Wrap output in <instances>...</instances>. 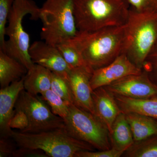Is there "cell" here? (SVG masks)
<instances>
[{
  "instance_id": "1",
  "label": "cell",
  "mask_w": 157,
  "mask_h": 157,
  "mask_svg": "<svg viewBox=\"0 0 157 157\" xmlns=\"http://www.w3.org/2000/svg\"><path fill=\"white\" fill-rule=\"evenodd\" d=\"M126 36V24L92 32L78 31L75 36L67 41L94 71L109 64L123 53Z\"/></svg>"
},
{
  "instance_id": "2",
  "label": "cell",
  "mask_w": 157,
  "mask_h": 157,
  "mask_svg": "<svg viewBox=\"0 0 157 157\" xmlns=\"http://www.w3.org/2000/svg\"><path fill=\"white\" fill-rule=\"evenodd\" d=\"M130 7L127 0H74L77 29L92 32L126 24Z\"/></svg>"
},
{
  "instance_id": "3",
  "label": "cell",
  "mask_w": 157,
  "mask_h": 157,
  "mask_svg": "<svg viewBox=\"0 0 157 157\" xmlns=\"http://www.w3.org/2000/svg\"><path fill=\"white\" fill-rule=\"evenodd\" d=\"M10 137L17 147L41 150L48 157H76L79 152L94 151L88 144L70 136L65 128L39 133H22L12 130Z\"/></svg>"
},
{
  "instance_id": "4",
  "label": "cell",
  "mask_w": 157,
  "mask_h": 157,
  "mask_svg": "<svg viewBox=\"0 0 157 157\" xmlns=\"http://www.w3.org/2000/svg\"><path fill=\"white\" fill-rule=\"evenodd\" d=\"M123 53L142 70L147 57L157 42V13L137 12L130 9Z\"/></svg>"
},
{
  "instance_id": "5",
  "label": "cell",
  "mask_w": 157,
  "mask_h": 157,
  "mask_svg": "<svg viewBox=\"0 0 157 157\" xmlns=\"http://www.w3.org/2000/svg\"><path fill=\"white\" fill-rule=\"evenodd\" d=\"M41 39L56 46L72 39L78 32L74 14V0H46L40 9Z\"/></svg>"
},
{
  "instance_id": "6",
  "label": "cell",
  "mask_w": 157,
  "mask_h": 157,
  "mask_svg": "<svg viewBox=\"0 0 157 157\" xmlns=\"http://www.w3.org/2000/svg\"><path fill=\"white\" fill-rule=\"evenodd\" d=\"M40 8L32 0H14L8 19L4 52L16 59L28 70L35 64L29 53L30 37L23 26V20L27 14H30L33 20L39 19Z\"/></svg>"
},
{
  "instance_id": "7",
  "label": "cell",
  "mask_w": 157,
  "mask_h": 157,
  "mask_svg": "<svg viewBox=\"0 0 157 157\" xmlns=\"http://www.w3.org/2000/svg\"><path fill=\"white\" fill-rule=\"evenodd\" d=\"M64 121L65 130L73 138L88 144L98 150L111 148L109 130L92 113L72 104Z\"/></svg>"
},
{
  "instance_id": "8",
  "label": "cell",
  "mask_w": 157,
  "mask_h": 157,
  "mask_svg": "<svg viewBox=\"0 0 157 157\" xmlns=\"http://www.w3.org/2000/svg\"><path fill=\"white\" fill-rule=\"evenodd\" d=\"M14 109L24 111L28 117V127L22 133H36L65 128L64 120L54 114L41 97L32 94L24 89L20 94Z\"/></svg>"
},
{
  "instance_id": "9",
  "label": "cell",
  "mask_w": 157,
  "mask_h": 157,
  "mask_svg": "<svg viewBox=\"0 0 157 157\" xmlns=\"http://www.w3.org/2000/svg\"><path fill=\"white\" fill-rule=\"evenodd\" d=\"M113 95L133 99L157 96V87L145 72L129 75L104 86Z\"/></svg>"
},
{
  "instance_id": "10",
  "label": "cell",
  "mask_w": 157,
  "mask_h": 157,
  "mask_svg": "<svg viewBox=\"0 0 157 157\" xmlns=\"http://www.w3.org/2000/svg\"><path fill=\"white\" fill-rule=\"evenodd\" d=\"M141 72L142 70L135 66L125 54L122 53L109 64L93 71L90 78L91 86L94 90L125 76Z\"/></svg>"
},
{
  "instance_id": "11",
  "label": "cell",
  "mask_w": 157,
  "mask_h": 157,
  "mask_svg": "<svg viewBox=\"0 0 157 157\" xmlns=\"http://www.w3.org/2000/svg\"><path fill=\"white\" fill-rule=\"evenodd\" d=\"M29 53L34 64L47 68L52 73L68 76L71 70L56 46L45 41L33 42Z\"/></svg>"
},
{
  "instance_id": "12",
  "label": "cell",
  "mask_w": 157,
  "mask_h": 157,
  "mask_svg": "<svg viewBox=\"0 0 157 157\" xmlns=\"http://www.w3.org/2000/svg\"><path fill=\"white\" fill-rule=\"evenodd\" d=\"M93 71L86 68L71 69L68 79L74 98V105L94 115L93 90L90 78Z\"/></svg>"
},
{
  "instance_id": "13",
  "label": "cell",
  "mask_w": 157,
  "mask_h": 157,
  "mask_svg": "<svg viewBox=\"0 0 157 157\" xmlns=\"http://www.w3.org/2000/svg\"><path fill=\"white\" fill-rule=\"evenodd\" d=\"M24 76L0 90L1 137H11L12 129L9 127V123L14 115L17 98L21 91L24 89Z\"/></svg>"
},
{
  "instance_id": "14",
  "label": "cell",
  "mask_w": 157,
  "mask_h": 157,
  "mask_svg": "<svg viewBox=\"0 0 157 157\" xmlns=\"http://www.w3.org/2000/svg\"><path fill=\"white\" fill-rule=\"evenodd\" d=\"M94 116L106 126L110 132L112 125L122 112L114 96L104 87L94 90L92 93Z\"/></svg>"
},
{
  "instance_id": "15",
  "label": "cell",
  "mask_w": 157,
  "mask_h": 157,
  "mask_svg": "<svg viewBox=\"0 0 157 157\" xmlns=\"http://www.w3.org/2000/svg\"><path fill=\"white\" fill-rule=\"evenodd\" d=\"M52 79L50 70L35 64L24 76V90L34 95L41 94L51 89Z\"/></svg>"
},
{
  "instance_id": "16",
  "label": "cell",
  "mask_w": 157,
  "mask_h": 157,
  "mask_svg": "<svg viewBox=\"0 0 157 157\" xmlns=\"http://www.w3.org/2000/svg\"><path fill=\"white\" fill-rule=\"evenodd\" d=\"M111 148L124 152L135 142L124 113L121 112L113 124L109 132Z\"/></svg>"
},
{
  "instance_id": "17",
  "label": "cell",
  "mask_w": 157,
  "mask_h": 157,
  "mask_svg": "<svg viewBox=\"0 0 157 157\" xmlns=\"http://www.w3.org/2000/svg\"><path fill=\"white\" fill-rule=\"evenodd\" d=\"M113 95L123 113H137L157 119V96L144 99H133Z\"/></svg>"
},
{
  "instance_id": "18",
  "label": "cell",
  "mask_w": 157,
  "mask_h": 157,
  "mask_svg": "<svg viewBox=\"0 0 157 157\" xmlns=\"http://www.w3.org/2000/svg\"><path fill=\"white\" fill-rule=\"evenodd\" d=\"M135 141L157 135V119L135 112L125 113Z\"/></svg>"
},
{
  "instance_id": "19",
  "label": "cell",
  "mask_w": 157,
  "mask_h": 157,
  "mask_svg": "<svg viewBox=\"0 0 157 157\" xmlns=\"http://www.w3.org/2000/svg\"><path fill=\"white\" fill-rule=\"evenodd\" d=\"M28 69L16 59L0 50V86L6 87L20 79L27 73Z\"/></svg>"
},
{
  "instance_id": "20",
  "label": "cell",
  "mask_w": 157,
  "mask_h": 157,
  "mask_svg": "<svg viewBox=\"0 0 157 157\" xmlns=\"http://www.w3.org/2000/svg\"><path fill=\"white\" fill-rule=\"evenodd\" d=\"M122 157H157V135L135 141Z\"/></svg>"
},
{
  "instance_id": "21",
  "label": "cell",
  "mask_w": 157,
  "mask_h": 157,
  "mask_svg": "<svg viewBox=\"0 0 157 157\" xmlns=\"http://www.w3.org/2000/svg\"><path fill=\"white\" fill-rule=\"evenodd\" d=\"M56 46L70 69L83 67L92 70L86 64L81 55L67 41L62 42Z\"/></svg>"
},
{
  "instance_id": "22",
  "label": "cell",
  "mask_w": 157,
  "mask_h": 157,
  "mask_svg": "<svg viewBox=\"0 0 157 157\" xmlns=\"http://www.w3.org/2000/svg\"><path fill=\"white\" fill-rule=\"evenodd\" d=\"M41 98L50 107L54 114L64 120L67 117L70 105L51 90L41 94Z\"/></svg>"
},
{
  "instance_id": "23",
  "label": "cell",
  "mask_w": 157,
  "mask_h": 157,
  "mask_svg": "<svg viewBox=\"0 0 157 157\" xmlns=\"http://www.w3.org/2000/svg\"><path fill=\"white\" fill-rule=\"evenodd\" d=\"M51 90L69 104H74L73 93L68 76L52 73Z\"/></svg>"
},
{
  "instance_id": "24",
  "label": "cell",
  "mask_w": 157,
  "mask_h": 157,
  "mask_svg": "<svg viewBox=\"0 0 157 157\" xmlns=\"http://www.w3.org/2000/svg\"><path fill=\"white\" fill-rule=\"evenodd\" d=\"M14 0H0V50L5 52L7 24Z\"/></svg>"
},
{
  "instance_id": "25",
  "label": "cell",
  "mask_w": 157,
  "mask_h": 157,
  "mask_svg": "<svg viewBox=\"0 0 157 157\" xmlns=\"http://www.w3.org/2000/svg\"><path fill=\"white\" fill-rule=\"evenodd\" d=\"M157 44V43H156ZM142 70L157 87V45H155L145 59Z\"/></svg>"
},
{
  "instance_id": "26",
  "label": "cell",
  "mask_w": 157,
  "mask_h": 157,
  "mask_svg": "<svg viewBox=\"0 0 157 157\" xmlns=\"http://www.w3.org/2000/svg\"><path fill=\"white\" fill-rule=\"evenodd\" d=\"M130 9L137 12L157 13V0H127Z\"/></svg>"
},
{
  "instance_id": "27",
  "label": "cell",
  "mask_w": 157,
  "mask_h": 157,
  "mask_svg": "<svg viewBox=\"0 0 157 157\" xmlns=\"http://www.w3.org/2000/svg\"><path fill=\"white\" fill-rule=\"evenodd\" d=\"M29 124L28 117L25 113L21 109H14V115L9 123L10 128L17 129L22 132L28 128Z\"/></svg>"
},
{
  "instance_id": "28",
  "label": "cell",
  "mask_w": 157,
  "mask_h": 157,
  "mask_svg": "<svg viewBox=\"0 0 157 157\" xmlns=\"http://www.w3.org/2000/svg\"><path fill=\"white\" fill-rule=\"evenodd\" d=\"M124 153L113 148L106 150H98V151H83L79 152L76 157H122Z\"/></svg>"
},
{
  "instance_id": "29",
  "label": "cell",
  "mask_w": 157,
  "mask_h": 157,
  "mask_svg": "<svg viewBox=\"0 0 157 157\" xmlns=\"http://www.w3.org/2000/svg\"><path fill=\"white\" fill-rule=\"evenodd\" d=\"M17 148L16 143L11 137H1L0 157H13Z\"/></svg>"
},
{
  "instance_id": "30",
  "label": "cell",
  "mask_w": 157,
  "mask_h": 157,
  "mask_svg": "<svg viewBox=\"0 0 157 157\" xmlns=\"http://www.w3.org/2000/svg\"><path fill=\"white\" fill-rule=\"evenodd\" d=\"M13 157H48L46 153L41 150L17 147L14 152Z\"/></svg>"
}]
</instances>
